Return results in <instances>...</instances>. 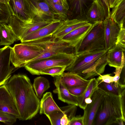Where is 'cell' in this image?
Here are the masks:
<instances>
[{
  "mask_svg": "<svg viewBox=\"0 0 125 125\" xmlns=\"http://www.w3.org/2000/svg\"><path fill=\"white\" fill-rule=\"evenodd\" d=\"M5 85L14 101L20 115V120L31 119L37 114L40 110V101L27 75L14 74Z\"/></svg>",
  "mask_w": 125,
  "mask_h": 125,
  "instance_id": "1",
  "label": "cell"
},
{
  "mask_svg": "<svg viewBox=\"0 0 125 125\" xmlns=\"http://www.w3.org/2000/svg\"><path fill=\"white\" fill-rule=\"evenodd\" d=\"M108 51L104 50L75 55L73 62L65 70L78 74L85 79H90L104 72L107 64Z\"/></svg>",
  "mask_w": 125,
  "mask_h": 125,
  "instance_id": "2",
  "label": "cell"
},
{
  "mask_svg": "<svg viewBox=\"0 0 125 125\" xmlns=\"http://www.w3.org/2000/svg\"><path fill=\"white\" fill-rule=\"evenodd\" d=\"M125 121L123 114L121 96L104 93L93 125H108L116 124L118 120Z\"/></svg>",
  "mask_w": 125,
  "mask_h": 125,
  "instance_id": "3",
  "label": "cell"
},
{
  "mask_svg": "<svg viewBox=\"0 0 125 125\" xmlns=\"http://www.w3.org/2000/svg\"><path fill=\"white\" fill-rule=\"evenodd\" d=\"M22 43L40 46L43 53L31 62L61 54H75V47L71 42L60 40L52 35Z\"/></svg>",
  "mask_w": 125,
  "mask_h": 125,
  "instance_id": "4",
  "label": "cell"
},
{
  "mask_svg": "<svg viewBox=\"0 0 125 125\" xmlns=\"http://www.w3.org/2000/svg\"><path fill=\"white\" fill-rule=\"evenodd\" d=\"M104 50H105V46L103 22H97L93 24L89 31L75 46V55Z\"/></svg>",
  "mask_w": 125,
  "mask_h": 125,
  "instance_id": "5",
  "label": "cell"
},
{
  "mask_svg": "<svg viewBox=\"0 0 125 125\" xmlns=\"http://www.w3.org/2000/svg\"><path fill=\"white\" fill-rule=\"evenodd\" d=\"M43 51L42 48L34 45L22 43L15 44L11 48V63L16 68L24 67L41 55Z\"/></svg>",
  "mask_w": 125,
  "mask_h": 125,
  "instance_id": "6",
  "label": "cell"
},
{
  "mask_svg": "<svg viewBox=\"0 0 125 125\" xmlns=\"http://www.w3.org/2000/svg\"><path fill=\"white\" fill-rule=\"evenodd\" d=\"M75 54H61L30 62L24 67L33 75H40L41 71L46 68L55 66L70 65L74 60Z\"/></svg>",
  "mask_w": 125,
  "mask_h": 125,
  "instance_id": "7",
  "label": "cell"
},
{
  "mask_svg": "<svg viewBox=\"0 0 125 125\" xmlns=\"http://www.w3.org/2000/svg\"><path fill=\"white\" fill-rule=\"evenodd\" d=\"M57 19L52 21H44L26 23L16 16L12 15L8 24L12 29L17 37L18 40L20 41L27 35L47 25Z\"/></svg>",
  "mask_w": 125,
  "mask_h": 125,
  "instance_id": "8",
  "label": "cell"
},
{
  "mask_svg": "<svg viewBox=\"0 0 125 125\" xmlns=\"http://www.w3.org/2000/svg\"><path fill=\"white\" fill-rule=\"evenodd\" d=\"M42 0H28L32 23L58 19L47 3Z\"/></svg>",
  "mask_w": 125,
  "mask_h": 125,
  "instance_id": "9",
  "label": "cell"
},
{
  "mask_svg": "<svg viewBox=\"0 0 125 125\" xmlns=\"http://www.w3.org/2000/svg\"><path fill=\"white\" fill-rule=\"evenodd\" d=\"M104 92L97 89L91 97V102L84 110L83 116L84 125H93L97 111L104 96Z\"/></svg>",
  "mask_w": 125,
  "mask_h": 125,
  "instance_id": "10",
  "label": "cell"
},
{
  "mask_svg": "<svg viewBox=\"0 0 125 125\" xmlns=\"http://www.w3.org/2000/svg\"><path fill=\"white\" fill-rule=\"evenodd\" d=\"M0 54V86L5 84L11 77L14 69L11 65V47L5 46Z\"/></svg>",
  "mask_w": 125,
  "mask_h": 125,
  "instance_id": "11",
  "label": "cell"
},
{
  "mask_svg": "<svg viewBox=\"0 0 125 125\" xmlns=\"http://www.w3.org/2000/svg\"><path fill=\"white\" fill-rule=\"evenodd\" d=\"M8 4L12 15L25 23H32L28 0H10Z\"/></svg>",
  "mask_w": 125,
  "mask_h": 125,
  "instance_id": "12",
  "label": "cell"
},
{
  "mask_svg": "<svg viewBox=\"0 0 125 125\" xmlns=\"http://www.w3.org/2000/svg\"><path fill=\"white\" fill-rule=\"evenodd\" d=\"M103 23L105 50L108 51L115 45L120 27L110 18L105 19Z\"/></svg>",
  "mask_w": 125,
  "mask_h": 125,
  "instance_id": "13",
  "label": "cell"
},
{
  "mask_svg": "<svg viewBox=\"0 0 125 125\" xmlns=\"http://www.w3.org/2000/svg\"><path fill=\"white\" fill-rule=\"evenodd\" d=\"M0 110L12 114L20 119V115L14 101L5 84L0 86Z\"/></svg>",
  "mask_w": 125,
  "mask_h": 125,
  "instance_id": "14",
  "label": "cell"
},
{
  "mask_svg": "<svg viewBox=\"0 0 125 125\" xmlns=\"http://www.w3.org/2000/svg\"><path fill=\"white\" fill-rule=\"evenodd\" d=\"M63 22V21L57 19L47 25L26 36L20 41L22 43L52 35Z\"/></svg>",
  "mask_w": 125,
  "mask_h": 125,
  "instance_id": "15",
  "label": "cell"
},
{
  "mask_svg": "<svg viewBox=\"0 0 125 125\" xmlns=\"http://www.w3.org/2000/svg\"><path fill=\"white\" fill-rule=\"evenodd\" d=\"M54 77V83L56 88L53 92L58 94V99L69 104L78 106L77 97L69 93L63 82L61 75Z\"/></svg>",
  "mask_w": 125,
  "mask_h": 125,
  "instance_id": "16",
  "label": "cell"
},
{
  "mask_svg": "<svg viewBox=\"0 0 125 125\" xmlns=\"http://www.w3.org/2000/svg\"><path fill=\"white\" fill-rule=\"evenodd\" d=\"M76 106L72 104L60 107L61 111L55 110L46 115L52 125H61L60 120L65 114L70 120L75 116L77 110Z\"/></svg>",
  "mask_w": 125,
  "mask_h": 125,
  "instance_id": "17",
  "label": "cell"
},
{
  "mask_svg": "<svg viewBox=\"0 0 125 125\" xmlns=\"http://www.w3.org/2000/svg\"><path fill=\"white\" fill-rule=\"evenodd\" d=\"M93 24L88 22L85 25L78 28L59 39L71 43L75 47L81 41L89 31Z\"/></svg>",
  "mask_w": 125,
  "mask_h": 125,
  "instance_id": "18",
  "label": "cell"
},
{
  "mask_svg": "<svg viewBox=\"0 0 125 125\" xmlns=\"http://www.w3.org/2000/svg\"><path fill=\"white\" fill-rule=\"evenodd\" d=\"M88 22L87 20L67 19L64 21L63 24L52 35L57 38H61L74 29L85 25Z\"/></svg>",
  "mask_w": 125,
  "mask_h": 125,
  "instance_id": "19",
  "label": "cell"
},
{
  "mask_svg": "<svg viewBox=\"0 0 125 125\" xmlns=\"http://www.w3.org/2000/svg\"><path fill=\"white\" fill-rule=\"evenodd\" d=\"M86 20L92 24L103 22L105 20L103 9L97 0H94L85 15Z\"/></svg>",
  "mask_w": 125,
  "mask_h": 125,
  "instance_id": "20",
  "label": "cell"
},
{
  "mask_svg": "<svg viewBox=\"0 0 125 125\" xmlns=\"http://www.w3.org/2000/svg\"><path fill=\"white\" fill-rule=\"evenodd\" d=\"M63 82L67 88L87 85L90 80L85 79L81 76L69 72H63L61 75Z\"/></svg>",
  "mask_w": 125,
  "mask_h": 125,
  "instance_id": "21",
  "label": "cell"
},
{
  "mask_svg": "<svg viewBox=\"0 0 125 125\" xmlns=\"http://www.w3.org/2000/svg\"><path fill=\"white\" fill-rule=\"evenodd\" d=\"M125 47L118 44L108 50L107 61L110 67L116 68L120 66L122 62V54L125 52Z\"/></svg>",
  "mask_w": 125,
  "mask_h": 125,
  "instance_id": "22",
  "label": "cell"
},
{
  "mask_svg": "<svg viewBox=\"0 0 125 125\" xmlns=\"http://www.w3.org/2000/svg\"><path fill=\"white\" fill-rule=\"evenodd\" d=\"M55 110L61 111L53 98L51 92L44 94L40 101V113L47 115Z\"/></svg>",
  "mask_w": 125,
  "mask_h": 125,
  "instance_id": "23",
  "label": "cell"
},
{
  "mask_svg": "<svg viewBox=\"0 0 125 125\" xmlns=\"http://www.w3.org/2000/svg\"><path fill=\"white\" fill-rule=\"evenodd\" d=\"M18 40L11 27L8 24L0 23V46H9Z\"/></svg>",
  "mask_w": 125,
  "mask_h": 125,
  "instance_id": "24",
  "label": "cell"
},
{
  "mask_svg": "<svg viewBox=\"0 0 125 125\" xmlns=\"http://www.w3.org/2000/svg\"><path fill=\"white\" fill-rule=\"evenodd\" d=\"M112 9L110 18L118 24L120 28H125V0L118 1Z\"/></svg>",
  "mask_w": 125,
  "mask_h": 125,
  "instance_id": "25",
  "label": "cell"
},
{
  "mask_svg": "<svg viewBox=\"0 0 125 125\" xmlns=\"http://www.w3.org/2000/svg\"><path fill=\"white\" fill-rule=\"evenodd\" d=\"M98 82L96 79L93 78L90 81L87 87L83 93L80 96L77 97L78 106L84 110L87 106L85 100L87 98H91L94 91L98 88Z\"/></svg>",
  "mask_w": 125,
  "mask_h": 125,
  "instance_id": "26",
  "label": "cell"
},
{
  "mask_svg": "<svg viewBox=\"0 0 125 125\" xmlns=\"http://www.w3.org/2000/svg\"><path fill=\"white\" fill-rule=\"evenodd\" d=\"M33 86L35 94L39 98H41L43 93L50 87L48 80L42 76L37 77L34 79Z\"/></svg>",
  "mask_w": 125,
  "mask_h": 125,
  "instance_id": "27",
  "label": "cell"
},
{
  "mask_svg": "<svg viewBox=\"0 0 125 125\" xmlns=\"http://www.w3.org/2000/svg\"><path fill=\"white\" fill-rule=\"evenodd\" d=\"M94 0H73L74 8L76 13L77 14V19L84 20L83 16L86 14Z\"/></svg>",
  "mask_w": 125,
  "mask_h": 125,
  "instance_id": "28",
  "label": "cell"
},
{
  "mask_svg": "<svg viewBox=\"0 0 125 125\" xmlns=\"http://www.w3.org/2000/svg\"><path fill=\"white\" fill-rule=\"evenodd\" d=\"M98 88L104 93L117 96H121L123 90L125 89L119 85L117 86L114 82L107 83L98 82Z\"/></svg>",
  "mask_w": 125,
  "mask_h": 125,
  "instance_id": "29",
  "label": "cell"
},
{
  "mask_svg": "<svg viewBox=\"0 0 125 125\" xmlns=\"http://www.w3.org/2000/svg\"><path fill=\"white\" fill-rule=\"evenodd\" d=\"M48 5L58 18L64 21L67 19V11L61 5L53 3L47 0H43Z\"/></svg>",
  "mask_w": 125,
  "mask_h": 125,
  "instance_id": "30",
  "label": "cell"
},
{
  "mask_svg": "<svg viewBox=\"0 0 125 125\" xmlns=\"http://www.w3.org/2000/svg\"><path fill=\"white\" fill-rule=\"evenodd\" d=\"M11 15L8 4L0 3V23L8 24Z\"/></svg>",
  "mask_w": 125,
  "mask_h": 125,
  "instance_id": "31",
  "label": "cell"
},
{
  "mask_svg": "<svg viewBox=\"0 0 125 125\" xmlns=\"http://www.w3.org/2000/svg\"><path fill=\"white\" fill-rule=\"evenodd\" d=\"M65 66L52 67L45 69L40 72V75H49L54 77L61 75L65 70Z\"/></svg>",
  "mask_w": 125,
  "mask_h": 125,
  "instance_id": "32",
  "label": "cell"
},
{
  "mask_svg": "<svg viewBox=\"0 0 125 125\" xmlns=\"http://www.w3.org/2000/svg\"><path fill=\"white\" fill-rule=\"evenodd\" d=\"M17 119L13 114L0 110V122L7 125H11L16 122Z\"/></svg>",
  "mask_w": 125,
  "mask_h": 125,
  "instance_id": "33",
  "label": "cell"
},
{
  "mask_svg": "<svg viewBox=\"0 0 125 125\" xmlns=\"http://www.w3.org/2000/svg\"><path fill=\"white\" fill-rule=\"evenodd\" d=\"M122 62L121 65L119 67L115 68V72L114 73L115 75L113 76V81L114 84L117 86L119 85L118 82L120 78V75L122 70L125 65V52H123L122 56Z\"/></svg>",
  "mask_w": 125,
  "mask_h": 125,
  "instance_id": "34",
  "label": "cell"
},
{
  "mask_svg": "<svg viewBox=\"0 0 125 125\" xmlns=\"http://www.w3.org/2000/svg\"><path fill=\"white\" fill-rule=\"evenodd\" d=\"M87 85L75 87L67 89L69 93L71 94L78 97L81 95L83 93L86 89Z\"/></svg>",
  "mask_w": 125,
  "mask_h": 125,
  "instance_id": "35",
  "label": "cell"
},
{
  "mask_svg": "<svg viewBox=\"0 0 125 125\" xmlns=\"http://www.w3.org/2000/svg\"><path fill=\"white\" fill-rule=\"evenodd\" d=\"M104 10L105 19L110 18L111 12L107 0H97Z\"/></svg>",
  "mask_w": 125,
  "mask_h": 125,
  "instance_id": "36",
  "label": "cell"
},
{
  "mask_svg": "<svg viewBox=\"0 0 125 125\" xmlns=\"http://www.w3.org/2000/svg\"><path fill=\"white\" fill-rule=\"evenodd\" d=\"M116 44L125 47V28H121L117 37ZM115 44V45H116Z\"/></svg>",
  "mask_w": 125,
  "mask_h": 125,
  "instance_id": "37",
  "label": "cell"
},
{
  "mask_svg": "<svg viewBox=\"0 0 125 125\" xmlns=\"http://www.w3.org/2000/svg\"><path fill=\"white\" fill-rule=\"evenodd\" d=\"M111 74H108L102 75L101 74L99 75L96 79L98 82H104L107 83H110L114 82L113 76L111 75Z\"/></svg>",
  "mask_w": 125,
  "mask_h": 125,
  "instance_id": "38",
  "label": "cell"
},
{
  "mask_svg": "<svg viewBox=\"0 0 125 125\" xmlns=\"http://www.w3.org/2000/svg\"><path fill=\"white\" fill-rule=\"evenodd\" d=\"M69 125H84L83 116L80 115L75 116L70 120Z\"/></svg>",
  "mask_w": 125,
  "mask_h": 125,
  "instance_id": "39",
  "label": "cell"
},
{
  "mask_svg": "<svg viewBox=\"0 0 125 125\" xmlns=\"http://www.w3.org/2000/svg\"><path fill=\"white\" fill-rule=\"evenodd\" d=\"M53 3L58 4L62 6L67 11H68L69 6L68 2V0H47Z\"/></svg>",
  "mask_w": 125,
  "mask_h": 125,
  "instance_id": "40",
  "label": "cell"
},
{
  "mask_svg": "<svg viewBox=\"0 0 125 125\" xmlns=\"http://www.w3.org/2000/svg\"><path fill=\"white\" fill-rule=\"evenodd\" d=\"M125 66L123 67L118 82V84L122 88L125 87Z\"/></svg>",
  "mask_w": 125,
  "mask_h": 125,
  "instance_id": "41",
  "label": "cell"
},
{
  "mask_svg": "<svg viewBox=\"0 0 125 125\" xmlns=\"http://www.w3.org/2000/svg\"><path fill=\"white\" fill-rule=\"evenodd\" d=\"M125 89H124L123 90L122 92L121 97L123 113L124 115L125 116Z\"/></svg>",
  "mask_w": 125,
  "mask_h": 125,
  "instance_id": "42",
  "label": "cell"
},
{
  "mask_svg": "<svg viewBox=\"0 0 125 125\" xmlns=\"http://www.w3.org/2000/svg\"><path fill=\"white\" fill-rule=\"evenodd\" d=\"M70 120L67 115L65 114L61 118L60 120L61 125H69Z\"/></svg>",
  "mask_w": 125,
  "mask_h": 125,
  "instance_id": "43",
  "label": "cell"
},
{
  "mask_svg": "<svg viewBox=\"0 0 125 125\" xmlns=\"http://www.w3.org/2000/svg\"><path fill=\"white\" fill-rule=\"evenodd\" d=\"M110 8H112L118 1V0H107Z\"/></svg>",
  "mask_w": 125,
  "mask_h": 125,
  "instance_id": "44",
  "label": "cell"
},
{
  "mask_svg": "<svg viewBox=\"0 0 125 125\" xmlns=\"http://www.w3.org/2000/svg\"><path fill=\"white\" fill-rule=\"evenodd\" d=\"M3 48H4L3 47L2 48H0V53L2 51V50H3Z\"/></svg>",
  "mask_w": 125,
  "mask_h": 125,
  "instance_id": "45",
  "label": "cell"
},
{
  "mask_svg": "<svg viewBox=\"0 0 125 125\" xmlns=\"http://www.w3.org/2000/svg\"><path fill=\"white\" fill-rule=\"evenodd\" d=\"M5 0L6 1V2L7 3H8V1L10 0Z\"/></svg>",
  "mask_w": 125,
  "mask_h": 125,
  "instance_id": "46",
  "label": "cell"
},
{
  "mask_svg": "<svg viewBox=\"0 0 125 125\" xmlns=\"http://www.w3.org/2000/svg\"><path fill=\"white\" fill-rule=\"evenodd\" d=\"M121 0H118V1H120Z\"/></svg>",
  "mask_w": 125,
  "mask_h": 125,
  "instance_id": "47",
  "label": "cell"
}]
</instances>
